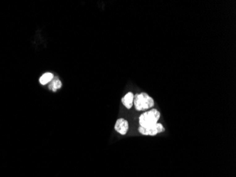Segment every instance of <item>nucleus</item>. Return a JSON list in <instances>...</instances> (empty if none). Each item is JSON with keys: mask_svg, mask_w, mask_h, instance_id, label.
<instances>
[{"mask_svg": "<svg viewBox=\"0 0 236 177\" xmlns=\"http://www.w3.org/2000/svg\"><path fill=\"white\" fill-rule=\"evenodd\" d=\"M134 105L137 110L143 111L154 107V100L146 93L141 92L134 96Z\"/></svg>", "mask_w": 236, "mask_h": 177, "instance_id": "1", "label": "nucleus"}, {"mask_svg": "<svg viewBox=\"0 0 236 177\" xmlns=\"http://www.w3.org/2000/svg\"><path fill=\"white\" fill-rule=\"evenodd\" d=\"M161 118V113L156 109L144 112L139 116V124L141 127H148L158 123Z\"/></svg>", "mask_w": 236, "mask_h": 177, "instance_id": "2", "label": "nucleus"}, {"mask_svg": "<svg viewBox=\"0 0 236 177\" xmlns=\"http://www.w3.org/2000/svg\"><path fill=\"white\" fill-rule=\"evenodd\" d=\"M139 132L141 133V135H144V136H156L157 134L161 133V132H163L166 129L163 125L160 123H157L150 125V126L148 127H141L140 126L139 127Z\"/></svg>", "mask_w": 236, "mask_h": 177, "instance_id": "3", "label": "nucleus"}, {"mask_svg": "<svg viewBox=\"0 0 236 177\" xmlns=\"http://www.w3.org/2000/svg\"><path fill=\"white\" fill-rule=\"evenodd\" d=\"M115 130L120 135L124 136L129 130V123L124 119H119L117 120L115 125Z\"/></svg>", "mask_w": 236, "mask_h": 177, "instance_id": "4", "label": "nucleus"}, {"mask_svg": "<svg viewBox=\"0 0 236 177\" xmlns=\"http://www.w3.org/2000/svg\"><path fill=\"white\" fill-rule=\"evenodd\" d=\"M134 94L132 92H128L124 97H122V103L127 109H130L134 104Z\"/></svg>", "mask_w": 236, "mask_h": 177, "instance_id": "5", "label": "nucleus"}, {"mask_svg": "<svg viewBox=\"0 0 236 177\" xmlns=\"http://www.w3.org/2000/svg\"><path fill=\"white\" fill-rule=\"evenodd\" d=\"M53 74L50 72H47V73L43 74V75L41 76V77L40 78L39 81H40V83L41 84L45 85L46 84L51 82V81L53 80Z\"/></svg>", "mask_w": 236, "mask_h": 177, "instance_id": "6", "label": "nucleus"}, {"mask_svg": "<svg viewBox=\"0 0 236 177\" xmlns=\"http://www.w3.org/2000/svg\"><path fill=\"white\" fill-rule=\"evenodd\" d=\"M61 87H62V82L58 79H55V80L52 81V82L49 85V88L53 92H56L57 90H58Z\"/></svg>", "mask_w": 236, "mask_h": 177, "instance_id": "7", "label": "nucleus"}]
</instances>
